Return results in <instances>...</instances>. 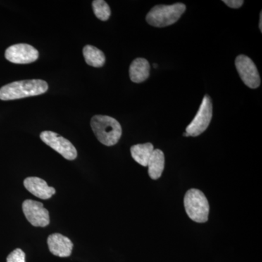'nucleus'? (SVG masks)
<instances>
[{
	"instance_id": "dca6fc26",
	"label": "nucleus",
	"mask_w": 262,
	"mask_h": 262,
	"mask_svg": "<svg viewBox=\"0 0 262 262\" xmlns=\"http://www.w3.org/2000/svg\"><path fill=\"white\" fill-rule=\"evenodd\" d=\"M92 5L94 14L99 20L106 21L110 18L111 10L106 2L103 0H94Z\"/></svg>"
},
{
	"instance_id": "7ed1b4c3",
	"label": "nucleus",
	"mask_w": 262,
	"mask_h": 262,
	"mask_svg": "<svg viewBox=\"0 0 262 262\" xmlns=\"http://www.w3.org/2000/svg\"><path fill=\"white\" fill-rule=\"evenodd\" d=\"M185 10L186 5L183 3L157 5L146 15V20L152 27L163 28L178 21Z\"/></svg>"
},
{
	"instance_id": "a211bd4d",
	"label": "nucleus",
	"mask_w": 262,
	"mask_h": 262,
	"mask_svg": "<svg viewBox=\"0 0 262 262\" xmlns=\"http://www.w3.org/2000/svg\"><path fill=\"white\" fill-rule=\"evenodd\" d=\"M223 3H225L229 8L237 9L244 5V1L243 0H224Z\"/></svg>"
},
{
	"instance_id": "f03ea898",
	"label": "nucleus",
	"mask_w": 262,
	"mask_h": 262,
	"mask_svg": "<svg viewBox=\"0 0 262 262\" xmlns=\"http://www.w3.org/2000/svg\"><path fill=\"white\" fill-rule=\"evenodd\" d=\"M91 125L98 140L103 145H115L121 137V125L113 117L95 115L91 119Z\"/></svg>"
},
{
	"instance_id": "6ab92c4d",
	"label": "nucleus",
	"mask_w": 262,
	"mask_h": 262,
	"mask_svg": "<svg viewBox=\"0 0 262 262\" xmlns=\"http://www.w3.org/2000/svg\"><path fill=\"white\" fill-rule=\"evenodd\" d=\"M262 13L261 12V13H260V22H259V29L260 30H261V32L262 31Z\"/></svg>"
},
{
	"instance_id": "f8f14e48",
	"label": "nucleus",
	"mask_w": 262,
	"mask_h": 262,
	"mask_svg": "<svg viewBox=\"0 0 262 262\" xmlns=\"http://www.w3.org/2000/svg\"><path fill=\"white\" fill-rule=\"evenodd\" d=\"M150 66L145 58H138L132 62L129 70L131 81L136 83L144 82L149 76Z\"/></svg>"
},
{
	"instance_id": "9b49d317",
	"label": "nucleus",
	"mask_w": 262,
	"mask_h": 262,
	"mask_svg": "<svg viewBox=\"0 0 262 262\" xmlns=\"http://www.w3.org/2000/svg\"><path fill=\"white\" fill-rule=\"evenodd\" d=\"M24 185L33 195L42 200L50 199L56 194V189L49 187L46 181L38 177H28L25 179Z\"/></svg>"
},
{
	"instance_id": "1a4fd4ad",
	"label": "nucleus",
	"mask_w": 262,
	"mask_h": 262,
	"mask_svg": "<svg viewBox=\"0 0 262 262\" xmlns=\"http://www.w3.org/2000/svg\"><path fill=\"white\" fill-rule=\"evenodd\" d=\"M5 58L8 61L18 64H27L37 61L39 52L28 44H16L10 46L5 51Z\"/></svg>"
},
{
	"instance_id": "aec40b11",
	"label": "nucleus",
	"mask_w": 262,
	"mask_h": 262,
	"mask_svg": "<svg viewBox=\"0 0 262 262\" xmlns=\"http://www.w3.org/2000/svg\"><path fill=\"white\" fill-rule=\"evenodd\" d=\"M183 135H184V136H185V137H188V136H189V135H188V134L186 132L184 133V134H183Z\"/></svg>"
},
{
	"instance_id": "6e6552de",
	"label": "nucleus",
	"mask_w": 262,
	"mask_h": 262,
	"mask_svg": "<svg viewBox=\"0 0 262 262\" xmlns=\"http://www.w3.org/2000/svg\"><path fill=\"white\" fill-rule=\"evenodd\" d=\"M22 208L26 218L34 227H45L50 224L49 212L40 202L27 200Z\"/></svg>"
},
{
	"instance_id": "20e7f679",
	"label": "nucleus",
	"mask_w": 262,
	"mask_h": 262,
	"mask_svg": "<svg viewBox=\"0 0 262 262\" xmlns=\"http://www.w3.org/2000/svg\"><path fill=\"white\" fill-rule=\"evenodd\" d=\"M184 207L187 215L194 222L204 223L208 221L209 204L201 190L189 189L184 196Z\"/></svg>"
},
{
	"instance_id": "ddd939ff",
	"label": "nucleus",
	"mask_w": 262,
	"mask_h": 262,
	"mask_svg": "<svg viewBox=\"0 0 262 262\" xmlns=\"http://www.w3.org/2000/svg\"><path fill=\"white\" fill-rule=\"evenodd\" d=\"M148 173L151 179H158L163 173L165 167V156L160 149H154L148 162Z\"/></svg>"
},
{
	"instance_id": "0eeeda50",
	"label": "nucleus",
	"mask_w": 262,
	"mask_h": 262,
	"mask_svg": "<svg viewBox=\"0 0 262 262\" xmlns=\"http://www.w3.org/2000/svg\"><path fill=\"white\" fill-rule=\"evenodd\" d=\"M235 67L241 80L250 89H255L261 84L259 74L252 60L245 55H239L235 59Z\"/></svg>"
},
{
	"instance_id": "2eb2a0df",
	"label": "nucleus",
	"mask_w": 262,
	"mask_h": 262,
	"mask_svg": "<svg viewBox=\"0 0 262 262\" xmlns=\"http://www.w3.org/2000/svg\"><path fill=\"white\" fill-rule=\"evenodd\" d=\"M83 56L86 63L93 67H102L106 61L104 53L101 50L93 46H84L83 48Z\"/></svg>"
},
{
	"instance_id": "412c9836",
	"label": "nucleus",
	"mask_w": 262,
	"mask_h": 262,
	"mask_svg": "<svg viewBox=\"0 0 262 262\" xmlns=\"http://www.w3.org/2000/svg\"><path fill=\"white\" fill-rule=\"evenodd\" d=\"M153 66H154V67L155 68H158V64H156V63H154V64H153Z\"/></svg>"
},
{
	"instance_id": "39448f33",
	"label": "nucleus",
	"mask_w": 262,
	"mask_h": 262,
	"mask_svg": "<svg viewBox=\"0 0 262 262\" xmlns=\"http://www.w3.org/2000/svg\"><path fill=\"white\" fill-rule=\"evenodd\" d=\"M213 116V106L211 98L206 95L196 116L192 122L186 128V133L189 136H198L203 134L209 126Z\"/></svg>"
},
{
	"instance_id": "423d86ee",
	"label": "nucleus",
	"mask_w": 262,
	"mask_h": 262,
	"mask_svg": "<svg viewBox=\"0 0 262 262\" xmlns=\"http://www.w3.org/2000/svg\"><path fill=\"white\" fill-rule=\"evenodd\" d=\"M40 139L48 146L62 155L65 159L74 160L77 158V151L75 146L65 138L52 131H43Z\"/></svg>"
},
{
	"instance_id": "4468645a",
	"label": "nucleus",
	"mask_w": 262,
	"mask_h": 262,
	"mask_svg": "<svg viewBox=\"0 0 262 262\" xmlns=\"http://www.w3.org/2000/svg\"><path fill=\"white\" fill-rule=\"evenodd\" d=\"M154 149V146L151 143H146L133 146L130 148V153L136 163L140 164L142 166L146 167Z\"/></svg>"
},
{
	"instance_id": "f3484780",
	"label": "nucleus",
	"mask_w": 262,
	"mask_h": 262,
	"mask_svg": "<svg viewBox=\"0 0 262 262\" xmlns=\"http://www.w3.org/2000/svg\"><path fill=\"white\" fill-rule=\"evenodd\" d=\"M25 253L20 248H17L10 253L7 258V262H26Z\"/></svg>"
},
{
	"instance_id": "f257e3e1",
	"label": "nucleus",
	"mask_w": 262,
	"mask_h": 262,
	"mask_svg": "<svg viewBox=\"0 0 262 262\" xmlns=\"http://www.w3.org/2000/svg\"><path fill=\"white\" fill-rule=\"evenodd\" d=\"M48 90L47 82L42 80L17 81L0 89V99L9 101L39 96L47 92Z\"/></svg>"
},
{
	"instance_id": "9d476101",
	"label": "nucleus",
	"mask_w": 262,
	"mask_h": 262,
	"mask_svg": "<svg viewBox=\"0 0 262 262\" xmlns=\"http://www.w3.org/2000/svg\"><path fill=\"white\" fill-rule=\"evenodd\" d=\"M48 246L50 251L59 257H68L72 252L73 244L68 237L61 234H52L48 237Z\"/></svg>"
}]
</instances>
